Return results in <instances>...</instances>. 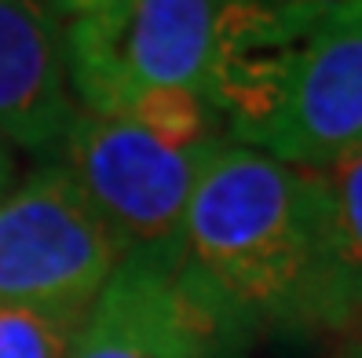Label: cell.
I'll return each mask as SVG.
<instances>
[{"instance_id": "2", "label": "cell", "mask_w": 362, "mask_h": 358, "mask_svg": "<svg viewBox=\"0 0 362 358\" xmlns=\"http://www.w3.org/2000/svg\"><path fill=\"white\" fill-rule=\"evenodd\" d=\"M223 0H103L66 23L77 110L121 117L151 92L209 99Z\"/></svg>"}, {"instance_id": "9", "label": "cell", "mask_w": 362, "mask_h": 358, "mask_svg": "<svg viewBox=\"0 0 362 358\" xmlns=\"http://www.w3.org/2000/svg\"><path fill=\"white\" fill-rule=\"evenodd\" d=\"M84 314L0 304V358H70Z\"/></svg>"}, {"instance_id": "5", "label": "cell", "mask_w": 362, "mask_h": 358, "mask_svg": "<svg viewBox=\"0 0 362 358\" xmlns=\"http://www.w3.org/2000/svg\"><path fill=\"white\" fill-rule=\"evenodd\" d=\"M252 333L180 256L129 252L99 289L70 358H216L242 354Z\"/></svg>"}, {"instance_id": "14", "label": "cell", "mask_w": 362, "mask_h": 358, "mask_svg": "<svg viewBox=\"0 0 362 358\" xmlns=\"http://www.w3.org/2000/svg\"><path fill=\"white\" fill-rule=\"evenodd\" d=\"M355 326H358V340H355V344H362V314H358V318H355Z\"/></svg>"}, {"instance_id": "10", "label": "cell", "mask_w": 362, "mask_h": 358, "mask_svg": "<svg viewBox=\"0 0 362 358\" xmlns=\"http://www.w3.org/2000/svg\"><path fill=\"white\" fill-rule=\"evenodd\" d=\"M249 4L274 11V15H318V11L340 4V0H249Z\"/></svg>"}, {"instance_id": "1", "label": "cell", "mask_w": 362, "mask_h": 358, "mask_svg": "<svg viewBox=\"0 0 362 358\" xmlns=\"http://www.w3.org/2000/svg\"><path fill=\"white\" fill-rule=\"evenodd\" d=\"M180 256L252 329H340L315 168L227 139L187 205Z\"/></svg>"}, {"instance_id": "13", "label": "cell", "mask_w": 362, "mask_h": 358, "mask_svg": "<svg viewBox=\"0 0 362 358\" xmlns=\"http://www.w3.org/2000/svg\"><path fill=\"white\" fill-rule=\"evenodd\" d=\"M344 358H362V344H355V347H351V351H348Z\"/></svg>"}, {"instance_id": "8", "label": "cell", "mask_w": 362, "mask_h": 358, "mask_svg": "<svg viewBox=\"0 0 362 358\" xmlns=\"http://www.w3.org/2000/svg\"><path fill=\"white\" fill-rule=\"evenodd\" d=\"M318 172L322 186V230L329 292L340 329L362 314V150L340 157Z\"/></svg>"}, {"instance_id": "15", "label": "cell", "mask_w": 362, "mask_h": 358, "mask_svg": "<svg viewBox=\"0 0 362 358\" xmlns=\"http://www.w3.org/2000/svg\"><path fill=\"white\" fill-rule=\"evenodd\" d=\"M216 358H242V354H216Z\"/></svg>"}, {"instance_id": "11", "label": "cell", "mask_w": 362, "mask_h": 358, "mask_svg": "<svg viewBox=\"0 0 362 358\" xmlns=\"http://www.w3.org/2000/svg\"><path fill=\"white\" fill-rule=\"evenodd\" d=\"M15 186V157L8 150V143L0 139V201L8 198V191Z\"/></svg>"}, {"instance_id": "7", "label": "cell", "mask_w": 362, "mask_h": 358, "mask_svg": "<svg viewBox=\"0 0 362 358\" xmlns=\"http://www.w3.org/2000/svg\"><path fill=\"white\" fill-rule=\"evenodd\" d=\"M77 99L55 0H0V139L45 150L66 136Z\"/></svg>"}, {"instance_id": "6", "label": "cell", "mask_w": 362, "mask_h": 358, "mask_svg": "<svg viewBox=\"0 0 362 358\" xmlns=\"http://www.w3.org/2000/svg\"><path fill=\"white\" fill-rule=\"evenodd\" d=\"M242 143L293 168L362 150V0H340L296 33L271 107Z\"/></svg>"}, {"instance_id": "3", "label": "cell", "mask_w": 362, "mask_h": 358, "mask_svg": "<svg viewBox=\"0 0 362 358\" xmlns=\"http://www.w3.org/2000/svg\"><path fill=\"white\" fill-rule=\"evenodd\" d=\"M220 143L176 146L129 117L77 110L62 136V168L129 252L180 249L187 205Z\"/></svg>"}, {"instance_id": "12", "label": "cell", "mask_w": 362, "mask_h": 358, "mask_svg": "<svg viewBox=\"0 0 362 358\" xmlns=\"http://www.w3.org/2000/svg\"><path fill=\"white\" fill-rule=\"evenodd\" d=\"M103 4V0H55V8H59V15L66 18H81V15H88V11H95Z\"/></svg>"}, {"instance_id": "4", "label": "cell", "mask_w": 362, "mask_h": 358, "mask_svg": "<svg viewBox=\"0 0 362 358\" xmlns=\"http://www.w3.org/2000/svg\"><path fill=\"white\" fill-rule=\"evenodd\" d=\"M121 260V241L59 161L0 201V304L88 314Z\"/></svg>"}]
</instances>
